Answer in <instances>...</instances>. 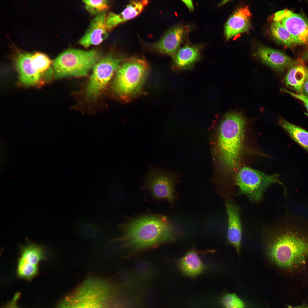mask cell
<instances>
[{
  "label": "cell",
  "mask_w": 308,
  "mask_h": 308,
  "mask_svg": "<svg viewBox=\"0 0 308 308\" xmlns=\"http://www.w3.org/2000/svg\"><path fill=\"white\" fill-rule=\"evenodd\" d=\"M146 185L153 197L172 203L175 198L174 177L159 167L151 166L146 178Z\"/></svg>",
  "instance_id": "9"
},
{
  "label": "cell",
  "mask_w": 308,
  "mask_h": 308,
  "mask_svg": "<svg viewBox=\"0 0 308 308\" xmlns=\"http://www.w3.org/2000/svg\"><path fill=\"white\" fill-rule=\"evenodd\" d=\"M86 10L96 16L104 13L109 8L108 1L106 0L82 1Z\"/></svg>",
  "instance_id": "25"
},
{
  "label": "cell",
  "mask_w": 308,
  "mask_h": 308,
  "mask_svg": "<svg viewBox=\"0 0 308 308\" xmlns=\"http://www.w3.org/2000/svg\"><path fill=\"white\" fill-rule=\"evenodd\" d=\"M226 205L228 219V240L239 254L241 250L242 237L239 210L236 206L230 202H226Z\"/></svg>",
  "instance_id": "15"
},
{
  "label": "cell",
  "mask_w": 308,
  "mask_h": 308,
  "mask_svg": "<svg viewBox=\"0 0 308 308\" xmlns=\"http://www.w3.org/2000/svg\"><path fill=\"white\" fill-rule=\"evenodd\" d=\"M251 13L247 7L240 8L226 22L224 28L225 37L228 40L239 34L248 31L250 26Z\"/></svg>",
  "instance_id": "14"
},
{
  "label": "cell",
  "mask_w": 308,
  "mask_h": 308,
  "mask_svg": "<svg viewBox=\"0 0 308 308\" xmlns=\"http://www.w3.org/2000/svg\"><path fill=\"white\" fill-rule=\"evenodd\" d=\"M288 308H308V305L303 304L299 306H293L291 305H287Z\"/></svg>",
  "instance_id": "31"
},
{
  "label": "cell",
  "mask_w": 308,
  "mask_h": 308,
  "mask_svg": "<svg viewBox=\"0 0 308 308\" xmlns=\"http://www.w3.org/2000/svg\"><path fill=\"white\" fill-rule=\"evenodd\" d=\"M272 35L278 42L289 47L298 43L287 29L279 22L274 21L270 27Z\"/></svg>",
  "instance_id": "24"
},
{
  "label": "cell",
  "mask_w": 308,
  "mask_h": 308,
  "mask_svg": "<svg viewBox=\"0 0 308 308\" xmlns=\"http://www.w3.org/2000/svg\"><path fill=\"white\" fill-rule=\"evenodd\" d=\"M281 91L287 93L293 97L302 101L308 112V114L305 113V114L308 116V97L305 96L302 94H298L291 92L284 88L281 89Z\"/></svg>",
  "instance_id": "27"
},
{
  "label": "cell",
  "mask_w": 308,
  "mask_h": 308,
  "mask_svg": "<svg viewBox=\"0 0 308 308\" xmlns=\"http://www.w3.org/2000/svg\"><path fill=\"white\" fill-rule=\"evenodd\" d=\"M283 81L287 88L301 94L303 84L308 76V67L302 60L295 61L287 70Z\"/></svg>",
  "instance_id": "16"
},
{
  "label": "cell",
  "mask_w": 308,
  "mask_h": 308,
  "mask_svg": "<svg viewBox=\"0 0 308 308\" xmlns=\"http://www.w3.org/2000/svg\"><path fill=\"white\" fill-rule=\"evenodd\" d=\"M31 61L33 66L42 78L50 79L54 74L52 62L45 54L40 52L32 54Z\"/></svg>",
  "instance_id": "23"
},
{
  "label": "cell",
  "mask_w": 308,
  "mask_h": 308,
  "mask_svg": "<svg viewBox=\"0 0 308 308\" xmlns=\"http://www.w3.org/2000/svg\"><path fill=\"white\" fill-rule=\"evenodd\" d=\"M257 55L263 63L279 73L287 71L295 61L280 51L265 47L258 48Z\"/></svg>",
  "instance_id": "13"
},
{
  "label": "cell",
  "mask_w": 308,
  "mask_h": 308,
  "mask_svg": "<svg viewBox=\"0 0 308 308\" xmlns=\"http://www.w3.org/2000/svg\"><path fill=\"white\" fill-rule=\"evenodd\" d=\"M148 2L147 0L132 1L120 13L110 12L106 17V24L110 31L119 24L138 15Z\"/></svg>",
  "instance_id": "18"
},
{
  "label": "cell",
  "mask_w": 308,
  "mask_h": 308,
  "mask_svg": "<svg viewBox=\"0 0 308 308\" xmlns=\"http://www.w3.org/2000/svg\"><path fill=\"white\" fill-rule=\"evenodd\" d=\"M288 228L271 231L268 236L266 250L270 260L279 267L291 269L308 259V235Z\"/></svg>",
  "instance_id": "3"
},
{
  "label": "cell",
  "mask_w": 308,
  "mask_h": 308,
  "mask_svg": "<svg viewBox=\"0 0 308 308\" xmlns=\"http://www.w3.org/2000/svg\"><path fill=\"white\" fill-rule=\"evenodd\" d=\"M106 13L96 16L91 21L84 35L79 41L84 48L98 45L106 39L108 32L106 24Z\"/></svg>",
  "instance_id": "12"
},
{
  "label": "cell",
  "mask_w": 308,
  "mask_h": 308,
  "mask_svg": "<svg viewBox=\"0 0 308 308\" xmlns=\"http://www.w3.org/2000/svg\"><path fill=\"white\" fill-rule=\"evenodd\" d=\"M15 52L13 60L21 82L27 85L39 84L43 82L42 76L32 65V54L19 50H15Z\"/></svg>",
  "instance_id": "11"
},
{
  "label": "cell",
  "mask_w": 308,
  "mask_h": 308,
  "mask_svg": "<svg viewBox=\"0 0 308 308\" xmlns=\"http://www.w3.org/2000/svg\"><path fill=\"white\" fill-rule=\"evenodd\" d=\"M247 119L241 112L226 114L220 125L217 149L221 165L233 179L241 167Z\"/></svg>",
  "instance_id": "1"
},
{
  "label": "cell",
  "mask_w": 308,
  "mask_h": 308,
  "mask_svg": "<svg viewBox=\"0 0 308 308\" xmlns=\"http://www.w3.org/2000/svg\"><path fill=\"white\" fill-rule=\"evenodd\" d=\"M273 20L281 23L298 44H308V20L303 16L285 9L277 12Z\"/></svg>",
  "instance_id": "10"
},
{
  "label": "cell",
  "mask_w": 308,
  "mask_h": 308,
  "mask_svg": "<svg viewBox=\"0 0 308 308\" xmlns=\"http://www.w3.org/2000/svg\"><path fill=\"white\" fill-rule=\"evenodd\" d=\"M221 302L223 308H245L244 302L234 293L224 295L222 297Z\"/></svg>",
  "instance_id": "26"
},
{
  "label": "cell",
  "mask_w": 308,
  "mask_h": 308,
  "mask_svg": "<svg viewBox=\"0 0 308 308\" xmlns=\"http://www.w3.org/2000/svg\"><path fill=\"white\" fill-rule=\"evenodd\" d=\"M115 285L104 279L89 278L65 297L56 308H123Z\"/></svg>",
  "instance_id": "4"
},
{
  "label": "cell",
  "mask_w": 308,
  "mask_h": 308,
  "mask_svg": "<svg viewBox=\"0 0 308 308\" xmlns=\"http://www.w3.org/2000/svg\"><path fill=\"white\" fill-rule=\"evenodd\" d=\"M279 123L293 140L308 152V131L283 118H281L279 120Z\"/></svg>",
  "instance_id": "22"
},
{
  "label": "cell",
  "mask_w": 308,
  "mask_h": 308,
  "mask_svg": "<svg viewBox=\"0 0 308 308\" xmlns=\"http://www.w3.org/2000/svg\"><path fill=\"white\" fill-rule=\"evenodd\" d=\"M101 57L100 52L94 49H68L52 61L54 74L57 78L85 76Z\"/></svg>",
  "instance_id": "6"
},
{
  "label": "cell",
  "mask_w": 308,
  "mask_h": 308,
  "mask_svg": "<svg viewBox=\"0 0 308 308\" xmlns=\"http://www.w3.org/2000/svg\"><path fill=\"white\" fill-rule=\"evenodd\" d=\"M120 240L124 246L134 251L149 248L167 242L174 236L173 227L167 218L157 214L132 219L122 226Z\"/></svg>",
  "instance_id": "2"
},
{
  "label": "cell",
  "mask_w": 308,
  "mask_h": 308,
  "mask_svg": "<svg viewBox=\"0 0 308 308\" xmlns=\"http://www.w3.org/2000/svg\"><path fill=\"white\" fill-rule=\"evenodd\" d=\"M19 258L29 265L38 266L39 263L46 259L43 247L34 243L21 246Z\"/></svg>",
  "instance_id": "21"
},
{
  "label": "cell",
  "mask_w": 308,
  "mask_h": 308,
  "mask_svg": "<svg viewBox=\"0 0 308 308\" xmlns=\"http://www.w3.org/2000/svg\"><path fill=\"white\" fill-rule=\"evenodd\" d=\"M20 295V293L19 292H17L12 299L7 302L3 308H20L18 307L17 304Z\"/></svg>",
  "instance_id": "28"
},
{
  "label": "cell",
  "mask_w": 308,
  "mask_h": 308,
  "mask_svg": "<svg viewBox=\"0 0 308 308\" xmlns=\"http://www.w3.org/2000/svg\"><path fill=\"white\" fill-rule=\"evenodd\" d=\"M277 174L269 175L247 167H241L234 175L233 181L240 192L251 200L258 202L266 189L274 183L281 184Z\"/></svg>",
  "instance_id": "7"
},
{
  "label": "cell",
  "mask_w": 308,
  "mask_h": 308,
  "mask_svg": "<svg viewBox=\"0 0 308 308\" xmlns=\"http://www.w3.org/2000/svg\"><path fill=\"white\" fill-rule=\"evenodd\" d=\"M178 265L184 274L191 277L198 275L205 268L198 255L193 250L188 252L179 261Z\"/></svg>",
  "instance_id": "19"
},
{
  "label": "cell",
  "mask_w": 308,
  "mask_h": 308,
  "mask_svg": "<svg viewBox=\"0 0 308 308\" xmlns=\"http://www.w3.org/2000/svg\"><path fill=\"white\" fill-rule=\"evenodd\" d=\"M121 61V58L112 54L108 55L100 59L93 67L86 90L87 97L94 99L98 96L116 72Z\"/></svg>",
  "instance_id": "8"
},
{
  "label": "cell",
  "mask_w": 308,
  "mask_h": 308,
  "mask_svg": "<svg viewBox=\"0 0 308 308\" xmlns=\"http://www.w3.org/2000/svg\"><path fill=\"white\" fill-rule=\"evenodd\" d=\"M185 33V29L182 26L173 27L154 43L153 46L162 53L174 56L177 51Z\"/></svg>",
  "instance_id": "17"
},
{
  "label": "cell",
  "mask_w": 308,
  "mask_h": 308,
  "mask_svg": "<svg viewBox=\"0 0 308 308\" xmlns=\"http://www.w3.org/2000/svg\"><path fill=\"white\" fill-rule=\"evenodd\" d=\"M200 52L198 46L186 44L177 50L173 56L176 66L180 69L189 68L198 60Z\"/></svg>",
  "instance_id": "20"
},
{
  "label": "cell",
  "mask_w": 308,
  "mask_h": 308,
  "mask_svg": "<svg viewBox=\"0 0 308 308\" xmlns=\"http://www.w3.org/2000/svg\"><path fill=\"white\" fill-rule=\"evenodd\" d=\"M301 94L308 97V76L303 84L302 88Z\"/></svg>",
  "instance_id": "29"
},
{
  "label": "cell",
  "mask_w": 308,
  "mask_h": 308,
  "mask_svg": "<svg viewBox=\"0 0 308 308\" xmlns=\"http://www.w3.org/2000/svg\"><path fill=\"white\" fill-rule=\"evenodd\" d=\"M182 1L187 5L190 11H192L194 9V6L191 0H183Z\"/></svg>",
  "instance_id": "30"
},
{
  "label": "cell",
  "mask_w": 308,
  "mask_h": 308,
  "mask_svg": "<svg viewBox=\"0 0 308 308\" xmlns=\"http://www.w3.org/2000/svg\"><path fill=\"white\" fill-rule=\"evenodd\" d=\"M148 69L147 62L139 58L131 57L121 63L113 84L114 91L120 99L128 102L140 94Z\"/></svg>",
  "instance_id": "5"
}]
</instances>
